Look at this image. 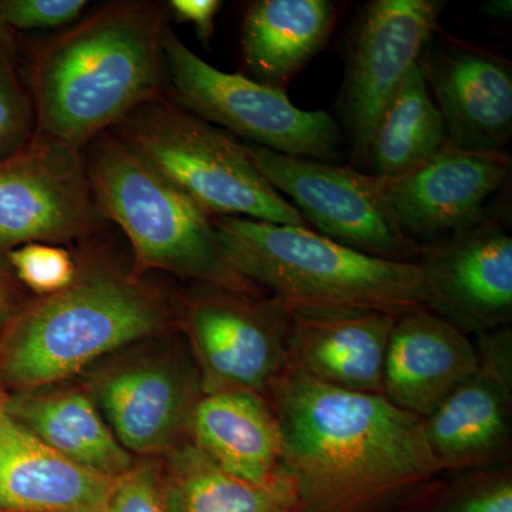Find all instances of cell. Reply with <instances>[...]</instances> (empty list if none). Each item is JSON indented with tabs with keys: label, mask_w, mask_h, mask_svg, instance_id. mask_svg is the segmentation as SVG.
<instances>
[{
	"label": "cell",
	"mask_w": 512,
	"mask_h": 512,
	"mask_svg": "<svg viewBox=\"0 0 512 512\" xmlns=\"http://www.w3.org/2000/svg\"><path fill=\"white\" fill-rule=\"evenodd\" d=\"M111 133L212 217L312 229L259 173L245 144L177 104L158 97L128 114Z\"/></svg>",
	"instance_id": "6"
},
{
	"label": "cell",
	"mask_w": 512,
	"mask_h": 512,
	"mask_svg": "<svg viewBox=\"0 0 512 512\" xmlns=\"http://www.w3.org/2000/svg\"><path fill=\"white\" fill-rule=\"evenodd\" d=\"M444 512H512V484L507 478L478 488Z\"/></svg>",
	"instance_id": "30"
},
{
	"label": "cell",
	"mask_w": 512,
	"mask_h": 512,
	"mask_svg": "<svg viewBox=\"0 0 512 512\" xmlns=\"http://www.w3.org/2000/svg\"><path fill=\"white\" fill-rule=\"evenodd\" d=\"M330 0H255L244 13L241 53L252 79L285 90L318 55L335 26Z\"/></svg>",
	"instance_id": "21"
},
{
	"label": "cell",
	"mask_w": 512,
	"mask_h": 512,
	"mask_svg": "<svg viewBox=\"0 0 512 512\" xmlns=\"http://www.w3.org/2000/svg\"><path fill=\"white\" fill-rule=\"evenodd\" d=\"M101 512H168L163 478L150 464H133L114 478Z\"/></svg>",
	"instance_id": "27"
},
{
	"label": "cell",
	"mask_w": 512,
	"mask_h": 512,
	"mask_svg": "<svg viewBox=\"0 0 512 512\" xmlns=\"http://www.w3.org/2000/svg\"><path fill=\"white\" fill-rule=\"evenodd\" d=\"M229 265L291 309H365L402 316L426 308L419 262L389 261L309 228L214 218Z\"/></svg>",
	"instance_id": "3"
},
{
	"label": "cell",
	"mask_w": 512,
	"mask_h": 512,
	"mask_svg": "<svg viewBox=\"0 0 512 512\" xmlns=\"http://www.w3.org/2000/svg\"><path fill=\"white\" fill-rule=\"evenodd\" d=\"M6 413L74 463L113 478L133 467V457L87 394L77 390H33L8 400Z\"/></svg>",
	"instance_id": "22"
},
{
	"label": "cell",
	"mask_w": 512,
	"mask_h": 512,
	"mask_svg": "<svg viewBox=\"0 0 512 512\" xmlns=\"http://www.w3.org/2000/svg\"><path fill=\"white\" fill-rule=\"evenodd\" d=\"M245 147L265 180L323 237L377 258L419 262L421 245L404 234L377 175L255 144Z\"/></svg>",
	"instance_id": "9"
},
{
	"label": "cell",
	"mask_w": 512,
	"mask_h": 512,
	"mask_svg": "<svg viewBox=\"0 0 512 512\" xmlns=\"http://www.w3.org/2000/svg\"><path fill=\"white\" fill-rule=\"evenodd\" d=\"M113 483L0 419V512H101Z\"/></svg>",
	"instance_id": "19"
},
{
	"label": "cell",
	"mask_w": 512,
	"mask_h": 512,
	"mask_svg": "<svg viewBox=\"0 0 512 512\" xmlns=\"http://www.w3.org/2000/svg\"><path fill=\"white\" fill-rule=\"evenodd\" d=\"M6 256L20 281L43 298L63 291L76 278L77 264L72 254L56 244L29 242Z\"/></svg>",
	"instance_id": "26"
},
{
	"label": "cell",
	"mask_w": 512,
	"mask_h": 512,
	"mask_svg": "<svg viewBox=\"0 0 512 512\" xmlns=\"http://www.w3.org/2000/svg\"><path fill=\"white\" fill-rule=\"evenodd\" d=\"M35 107L16 55L12 30L0 25V160L32 143Z\"/></svg>",
	"instance_id": "25"
},
{
	"label": "cell",
	"mask_w": 512,
	"mask_h": 512,
	"mask_svg": "<svg viewBox=\"0 0 512 512\" xmlns=\"http://www.w3.org/2000/svg\"><path fill=\"white\" fill-rule=\"evenodd\" d=\"M426 308L464 333L495 332L512 318V238L495 214L421 245Z\"/></svg>",
	"instance_id": "12"
},
{
	"label": "cell",
	"mask_w": 512,
	"mask_h": 512,
	"mask_svg": "<svg viewBox=\"0 0 512 512\" xmlns=\"http://www.w3.org/2000/svg\"><path fill=\"white\" fill-rule=\"evenodd\" d=\"M478 367L467 333L427 308L414 309L399 316L390 333L382 394L424 419Z\"/></svg>",
	"instance_id": "18"
},
{
	"label": "cell",
	"mask_w": 512,
	"mask_h": 512,
	"mask_svg": "<svg viewBox=\"0 0 512 512\" xmlns=\"http://www.w3.org/2000/svg\"><path fill=\"white\" fill-rule=\"evenodd\" d=\"M83 156L97 207L126 234L138 268L259 298L225 258L214 217L120 137L100 134Z\"/></svg>",
	"instance_id": "5"
},
{
	"label": "cell",
	"mask_w": 512,
	"mask_h": 512,
	"mask_svg": "<svg viewBox=\"0 0 512 512\" xmlns=\"http://www.w3.org/2000/svg\"><path fill=\"white\" fill-rule=\"evenodd\" d=\"M447 143L440 111L416 66L380 117L366 165L377 177H397L426 163Z\"/></svg>",
	"instance_id": "24"
},
{
	"label": "cell",
	"mask_w": 512,
	"mask_h": 512,
	"mask_svg": "<svg viewBox=\"0 0 512 512\" xmlns=\"http://www.w3.org/2000/svg\"><path fill=\"white\" fill-rule=\"evenodd\" d=\"M417 66L451 146L504 153L512 134V67L503 56L437 30Z\"/></svg>",
	"instance_id": "13"
},
{
	"label": "cell",
	"mask_w": 512,
	"mask_h": 512,
	"mask_svg": "<svg viewBox=\"0 0 512 512\" xmlns=\"http://www.w3.org/2000/svg\"><path fill=\"white\" fill-rule=\"evenodd\" d=\"M164 57L181 109L275 153L326 163L339 160L345 138L328 111L299 109L285 90L215 69L170 28L164 33Z\"/></svg>",
	"instance_id": "7"
},
{
	"label": "cell",
	"mask_w": 512,
	"mask_h": 512,
	"mask_svg": "<svg viewBox=\"0 0 512 512\" xmlns=\"http://www.w3.org/2000/svg\"><path fill=\"white\" fill-rule=\"evenodd\" d=\"M170 320V306L156 289L109 265L77 264L72 284L16 318L0 369L15 386L40 389L163 332Z\"/></svg>",
	"instance_id": "4"
},
{
	"label": "cell",
	"mask_w": 512,
	"mask_h": 512,
	"mask_svg": "<svg viewBox=\"0 0 512 512\" xmlns=\"http://www.w3.org/2000/svg\"><path fill=\"white\" fill-rule=\"evenodd\" d=\"M87 0H0V25L9 30L55 29L76 22Z\"/></svg>",
	"instance_id": "28"
},
{
	"label": "cell",
	"mask_w": 512,
	"mask_h": 512,
	"mask_svg": "<svg viewBox=\"0 0 512 512\" xmlns=\"http://www.w3.org/2000/svg\"><path fill=\"white\" fill-rule=\"evenodd\" d=\"M183 319L205 393H268L285 369L292 311L274 296L259 299L207 285L185 302Z\"/></svg>",
	"instance_id": "10"
},
{
	"label": "cell",
	"mask_w": 512,
	"mask_h": 512,
	"mask_svg": "<svg viewBox=\"0 0 512 512\" xmlns=\"http://www.w3.org/2000/svg\"><path fill=\"white\" fill-rule=\"evenodd\" d=\"M446 5L443 0H372L353 19L336 106L357 164L366 165L377 123L439 30Z\"/></svg>",
	"instance_id": "8"
},
{
	"label": "cell",
	"mask_w": 512,
	"mask_h": 512,
	"mask_svg": "<svg viewBox=\"0 0 512 512\" xmlns=\"http://www.w3.org/2000/svg\"><path fill=\"white\" fill-rule=\"evenodd\" d=\"M481 10L488 18L507 22L511 19L512 2L511 0H488L481 5Z\"/></svg>",
	"instance_id": "32"
},
{
	"label": "cell",
	"mask_w": 512,
	"mask_h": 512,
	"mask_svg": "<svg viewBox=\"0 0 512 512\" xmlns=\"http://www.w3.org/2000/svg\"><path fill=\"white\" fill-rule=\"evenodd\" d=\"M101 220L83 151L35 137L0 160V252L74 241Z\"/></svg>",
	"instance_id": "11"
},
{
	"label": "cell",
	"mask_w": 512,
	"mask_h": 512,
	"mask_svg": "<svg viewBox=\"0 0 512 512\" xmlns=\"http://www.w3.org/2000/svg\"><path fill=\"white\" fill-rule=\"evenodd\" d=\"M6 404H8V400L3 397V394L0 393V419L6 414Z\"/></svg>",
	"instance_id": "33"
},
{
	"label": "cell",
	"mask_w": 512,
	"mask_h": 512,
	"mask_svg": "<svg viewBox=\"0 0 512 512\" xmlns=\"http://www.w3.org/2000/svg\"><path fill=\"white\" fill-rule=\"evenodd\" d=\"M286 366L338 389L382 394L399 316L365 309H291Z\"/></svg>",
	"instance_id": "17"
},
{
	"label": "cell",
	"mask_w": 512,
	"mask_h": 512,
	"mask_svg": "<svg viewBox=\"0 0 512 512\" xmlns=\"http://www.w3.org/2000/svg\"><path fill=\"white\" fill-rule=\"evenodd\" d=\"M510 171L505 153H478L447 143L409 173L380 181L404 234L426 245L484 218L487 201L504 188Z\"/></svg>",
	"instance_id": "14"
},
{
	"label": "cell",
	"mask_w": 512,
	"mask_h": 512,
	"mask_svg": "<svg viewBox=\"0 0 512 512\" xmlns=\"http://www.w3.org/2000/svg\"><path fill=\"white\" fill-rule=\"evenodd\" d=\"M268 393L295 512H362L440 471L423 419L383 394L338 389L288 366Z\"/></svg>",
	"instance_id": "1"
},
{
	"label": "cell",
	"mask_w": 512,
	"mask_h": 512,
	"mask_svg": "<svg viewBox=\"0 0 512 512\" xmlns=\"http://www.w3.org/2000/svg\"><path fill=\"white\" fill-rule=\"evenodd\" d=\"M480 367L424 417V433L441 470L480 466L510 441L511 332L480 335Z\"/></svg>",
	"instance_id": "16"
},
{
	"label": "cell",
	"mask_w": 512,
	"mask_h": 512,
	"mask_svg": "<svg viewBox=\"0 0 512 512\" xmlns=\"http://www.w3.org/2000/svg\"><path fill=\"white\" fill-rule=\"evenodd\" d=\"M188 427L195 446L229 476L268 484L281 474V429L262 394L205 393L195 404Z\"/></svg>",
	"instance_id": "20"
},
{
	"label": "cell",
	"mask_w": 512,
	"mask_h": 512,
	"mask_svg": "<svg viewBox=\"0 0 512 512\" xmlns=\"http://www.w3.org/2000/svg\"><path fill=\"white\" fill-rule=\"evenodd\" d=\"M165 6L177 22L194 26L202 45L210 49L215 19L222 9L220 0H170Z\"/></svg>",
	"instance_id": "29"
},
{
	"label": "cell",
	"mask_w": 512,
	"mask_h": 512,
	"mask_svg": "<svg viewBox=\"0 0 512 512\" xmlns=\"http://www.w3.org/2000/svg\"><path fill=\"white\" fill-rule=\"evenodd\" d=\"M16 309V291L12 279L0 268V326L13 315Z\"/></svg>",
	"instance_id": "31"
},
{
	"label": "cell",
	"mask_w": 512,
	"mask_h": 512,
	"mask_svg": "<svg viewBox=\"0 0 512 512\" xmlns=\"http://www.w3.org/2000/svg\"><path fill=\"white\" fill-rule=\"evenodd\" d=\"M167 6L119 0L36 47L28 86L35 137L83 151L161 97Z\"/></svg>",
	"instance_id": "2"
},
{
	"label": "cell",
	"mask_w": 512,
	"mask_h": 512,
	"mask_svg": "<svg viewBox=\"0 0 512 512\" xmlns=\"http://www.w3.org/2000/svg\"><path fill=\"white\" fill-rule=\"evenodd\" d=\"M163 481L168 512H295L282 471L272 483H248L222 471L195 444L175 448Z\"/></svg>",
	"instance_id": "23"
},
{
	"label": "cell",
	"mask_w": 512,
	"mask_h": 512,
	"mask_svg": "<svg viewBox=\"0 0 512 512\" xmlns=\"http://www.w3.org/2000/svg\"><path fill=\"white\" fill-rule=\"evenodd\" d=\"M200 384L184 362L141 356L101 370L90 390L121 446L153 454L173 446L190 426Z\"/></svg>",
	"instance_id": "15"
}]
</instances>
